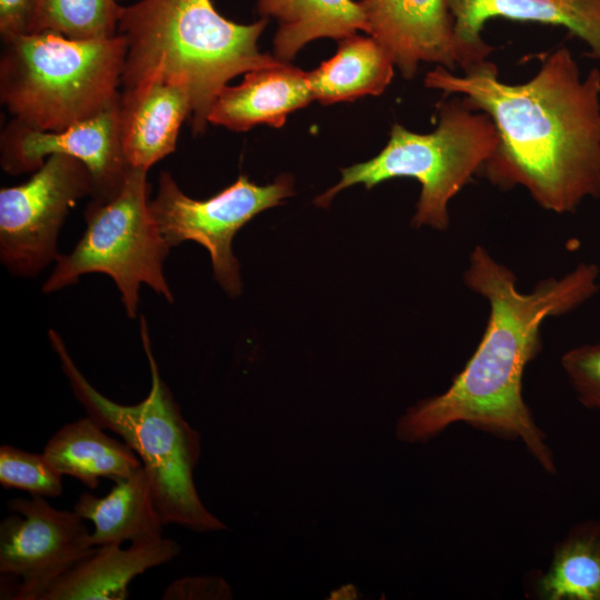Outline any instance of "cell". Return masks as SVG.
<instances>
[{
	"mask_svg": "<svg viewBox=\"0 0 600 600\" xmlns=\"http://www.w3.org/2000/svg\"><path fill=\"white\" fill-rule=\"evenodd\" d=\"M599 276L597 264L581 262L564 276L544 279L530 292H521L510 268L484 247H474L463 280L489 303L482 338L443 393L420 401L401 417L398 438L422 442L452 423L464 422L519 438L542 468L553 473V454L523 400V372L541 351L542 323L592 298L599 290Z\"/></svg>",
	"mask_w": 600,
	"mask_h": 600,
	"instance_id": "cell-2",
	"label": "cell"
},
{
	"mask_svg": "<svg viewBox=\"0 0 600 600\" xmlns=\"http://www.w3.org/2000/svg\"><path fill=\"white\" fill-rule=\"evenodd\" d=\"M424 84L491 118L499 143L481 172L492 184L523 187L558 214L600 199V70L582 77L569 48L551 51L522 83L501 81L486 60L462 76L437 66Z\"/></svg>",
	"mask_w": 600,
	"mask_h": 600,
	"instance_id": "cell-1",
	"label": "cell"
},
{
	"mask_svg": "<svg viewBox=\"0 0 600 600\" xmlns=\"http://www.w3.org/2000/svg\"><path fill=\"white\" fill-rule=\"evenodd\" d=\"M267 20L233 22L211 0H139L121 7L117 30L126 41L121 86L133 87L152 74L183 84L191 100L192 130L200 133L213 101L231 79L281 62L258 48Z\"/></svg>",
	"mask_w": 600,
	"mask_h": 600,
	"instance_id": "cell-3",
	"label": "cell"
},
{
	"mask_svg": "<svg viewBox=\"0 0 600 600\" xmlns=\"http://www.w3.org/2000/svg\"><path fill=\"white\" fill-rule=\"evenodd\" d=\"M140 336L150 367L151 388L141 402L126 406L100 393L78 369L59 333L49 330L50 344L76 399L102 429L119 434L140 458L163 524H177L199 533L227 529L207 510L197 492L193 470L201 454L200 434L186 421L160 377L143 316Z\"/></svg>",
	"mask_w": 600,
	"mask_h": 600,
	"instance_id": "cell-4",
	"label": "cell"
},
{
	"mask_svg": "<svg viewBox=\"0 0 600 600\" xmlns=\"http://www.w3.org/2000/svg\"><path fill=\"white\" fill-rule=\"evenodd\" d=\"M93 183L78 159L53 154L32 177L0 190V258L12 274L36 276L57 260V240L70 209Z\"/></svg>",
	"mask_w": 600,
	"mask_h": 600,
	"instance_id": "cell-9",
	"label": "cell"
},
{
	"mask_svg": "<svg viewBox=\"0 0 600 600\" xmlns=\"http://www.w3.org/2000/svg\"><path fill=\"white\" fill-rule=\"evenodd\" d=\"M393 62L372 37L352 34L329 60L308 72L313 100L323 104L379 96L393 78Z\"/></svg>",
	"mask_w": 600,
	"mask_h": 600,
	"instance_id": "cell-20",
	"label": "cell"
},
{
	"mask_svg": "<svg viewBox=\"0 0 600 600\" xmlns=\"http://www.w3.org/2000/svg\"><path fill=\"white\" fill-rule=\"evenodd\" d=\"M2 42L0 98L14 120L57 131L117 102L126 56L121 34L79 40L26 32Z\"/></svg>",
	"mask_w": 600,
	"mask_h": 600,
	"instance_id": "cell-5",
	"label": "cell"
},
{
	"mask_svg": "<svg viewBox=\"0 0 600 600\" xmlns=\"http://www.w3.org/2000/svg\"><path fill=\"white\" fill-rule=\"evenodd\" d=\"M62 474L43 453L28 452L8 444L0 447V483L42 497L62 493Z\"/></svg>",
	"mask_w": 600,
	"mask_h": 600,
	"instance_id": "cell-23",
	"label": "cell"
},
{
	"mask_svg": "<svg viewBox=\"0 0 600 600\" xmlns=\"http://www.w3.org/2000/svg\"><path fill=\"white\" fill-rule=\"evenodd\" d=\"M118 0H37L28 32H53L79 40L117 34Z\"/></svg>",
	"mask_w": 600,
	"mask_h": 600,
	"instance_id": "cell-22",
	"label": "cell"
},
{
	"mask_svg": "<svg viewBox=\"0 0 600 600\" xmlns=\"http://www.w3.org/2000/svg\"><path fill=\"white\" fill-rule=\"evenodd\" d=\"M466 70L488 60L494 47L481 33L487 21L504 18L566 28L600 61V0H449Z\"/></svg>",
	"mask_w": 600,
	"mask_h": 600,
	"instance_id": "cell-13",
	"label": "cell"
},
{
	"mask_svg": "<svg viewBox=\"0 0 600 600\" xmlns=\"http://www.w3.org/2000/svg\"><path fill=\"white\" fill-rule=\"evenodd\" d=\"M37 0H0L1 38L28 32Z\"/></svg>",
	"mask_w": 600,
	"mask_h": 600,
	"instance_id": "cell-26",
	"label": "cell"
},
{
	"mask_svg": "<svg viewBox=\"0 0 600 600\" xmlns=\"http://www.w3.org/2000/svg\"><path fill=\"white\" fill-rule=\"evenodd\" d=\"M262 18L278 22L273 39L276 58L288 62L308 42L320 38L341 40L367 32V21L352 0H254Z\"/></svg>",
	"mask_w": 600,
	"mask_h": 600,
	"instance_id": "cell-19",
	"label": "cell"
},
{
	"mask_svg": "<svg viewBox=\"0 0 600 600\" xmlns=\"http://www.w3.org/2000/svg\"><path fill=\"white\" fill-rule=\"evenodd\" d=\"M13 514L0 524L1 599L41 600L47 590L97 547L74 511L42 496L8 501Z\"/></svg>",
	"mask_w": 600,
	"mask_h": 600,
	"instance_id": "cell-10",
	"label": "cell"
},
{
	"mask_svg": "<svg viewBox=\"0 0 600 600\" xmlns=\"http://www.w3.org/2000/svg\"><path fill=\"white\" fill-rule=\"evenodd\" d=\"M228 583L218 577H186L173 581L163 592L166 600L230 599Z\"/></svg>",
	"mask_w": 600,
	"mask_h": 600,
	"instance_id": "cell-25",
	"label": "cell"
},
{
	"mask_svg": "<svg viewBox=\"0 0 600 600\" xmlns=\"http://www.w3.org/2000/svg\"><path fill=\"white\" fill-rule=\"evenodd\" d=\"M367 33L388 52L402 77L411 79L421 62L449 71L466 69L454 34L449 0H360Z\"/></svg>",
	"mask_w": 600,
	"mask_h": 600,
	"instance_id": "cell-12",
	"label": "cell"
},
{
	"mask_svg": "<svg viewBox=\"0 0 600 600\" xmlns=\"http://www.w3.org/2000/svg\"><path fill=\"white\" fill-rule=\"evenodd\" d=\"M438 118L434 131L423 134L394 123L384 148L368 161L341 169V180L314 203L327 208L337 193L358 183L371 189L386 180L413 178L421 193L412 224L448 229L450 200L482 171L499 136L491 118L471 109L462 97L441 101Z\"/></svg>",
	"mask_w": 600,
	"mask_h": 600,
	"instance_id": "cell-6",
	"label": "cell"
},
{
	"mask_svg": "<svg viewBox=\"0 0 600 600\" xmlns=\"http://www.w3.org/2000/svg\"><path fill=\"white\" fill-rule=\"evenodd\" d=\"M73 511L93 523L90 541L94 547L121 546L124 541L133 543L162 537L164 524L143 466L116 481L103 497L89 492L80 494Z\"/></svg>",
	"mask_w": 600,
	"mask_h": 600,
	"instance_id": "cell-17",
	"label": "cell"
},
{
	"mask_svg": "<svg viewBox=\"0 0 600 600\" xmlns=\"http://www.w3.org/2000/svg\"><path fill=\"white\" fill-rule=\"evenodd\" d=\"M117 102L100 113L66 129L51 131L12 120L0 139L1 167L9 174L37 171L53 154L78 159L89 170L92 200L112 198L130 170L119 138Z\"/></svg>",
	"mask_w": 600,
	"mask_h": 600,
	"instance_id": "cell-11",
	"label": "cell"
},
{
	"mask_svg": "<svg viewBox=\"0 0 600 600\" xmlns=\"http://www.w3.org/2000/svg\"><path fill=\"white\" fill-rule=\"evenodd\" d=\"M292 194L293 180L289 174L266 186L241 174L213 197L197 200L184 194L173 177L163 171L150 211L170 248L191 240L208 250L216 280L234 297L241 292L239 262L231 248L234 234L257 214Z\"/></svg>",
	"mask_w": 600,
	"mask_h": 600,
	"instance_id": "cell-8",
	"label": "cell"
},
{
	"mask_svg": "<svg viewBox=\"0 0 600 600\" xmlns=\"http://www.w3.org/2000/svg\"><path fill=\"white\" fill-rule=\"evenodd\" d=\"M538 593L547 600H600V522L573 528L556 549Z\"/></svg>",
	"mask_w": 600,
	"mask_h": 600,
	"instance_id": "cell-21",
	"label": "cell"
},
{
	"mask_svg": "<svg viewBox=\"0 0 600 600\" xmlns=\"http://www.w3.org/2000/svg\"><path fill=\"white\" fill-rule=\"evenodd\" d=\"M312 100L308 72L281 61L244 73L238 86H226L211 106L208 122L233 131L258 124L280 128L289 113Z\"/></svg>",
	"mask_w": 600,
	"mask_h": 600,
	"instance_id": "cell-15",
	"label": "cell"
},
{
	"mask_svg": "<svg viewBox=\"0 0 600 600\" xmlns=\"http://www.w3.org/2000/svg\"><path fill=\"white\" fill-rule=\"evenodd\" d=\"M147 172L132 168L112 198L90 201L81 239L70 253L58 257L43 292L51 293L73 284L82 274L104 273L117 284L131 319L137 317L142 283L168 302L174 301L163 274L170 247L150 211Z\"/></svg>",
	"mask_w": 600,
	"mask_h": 600,
	"instance_id": "cell-7",
	"label": "cell"
},
{
	"mask_svg": "<svg viewBox=\"0 0 600 600\" xmlns=\"http://www.w3.org/2000/svg\"><path fill=\"white\" fill-rule=\"evenodd\" d=\"M179 552L180 546L163 537L133 542L126 549L116 544L97 547L59 578L41 600H124L136 577L171 561Z\"/></svg>",
	"mask_w": 600,
	"mask_h": 600,
	"instance_id": "cell-16",
	"label": "cell"
},
{
	"mask_svg": "<svg viewBox=\"0 0 600 600\" xmlns=\"http://www.w3.org/2000/svg\"><path fill=\"white\" fill-rule=\"evenodd\" d=\"M42 453L60 474L73 477L90 489L98 487L100 478L116 482L142 467L126 442L109 437L89 416L58 430Z\"/></svg>",
	"mask_w": 600,
	"mask_h": 600,
	"instance_id": "cell-18",
	"label": "cell"
},
{
	"mask_svg": "<svg viewBox=\"0 0 600 600\" xmlns=\"http://www.w3.org/2000/svg\"><path fill=\"white\" fill-rule=\"evenodd\" d=\"M118 130L131 168L149 170L176 149L179 130L191 114L187 88L152 74L120 92Z\"/></svg>",
	"mask_w": 600,
	"mask_h": 600,
	"instance_id": "cell-14",
	"label": "cell"
},
{
	"mask_svg": "<svg viewBox=\"0 0 600 600\" xmlns=\"http://www.w3.org/2000/svg\"><path fill=\"white\" fill-rule=\"evenodd\" d=\"M561 366L581 404L600 411V343L568 350Z\"/></svg>",
	"mask_w": 600,
	"mask_h": 600,
	"instance_id": "cell-24",
	"label": "cell"
}]
</instances>
